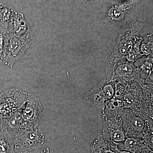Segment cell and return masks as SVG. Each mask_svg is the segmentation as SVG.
<instances>
[{"label":"cell","instance_id":"ba28073f","mask_svg":"<svg viewBox=\"0 0 153 153\" xmlns=\"http://www.w3.org/2000/svg\"><path fill=\"white\" fill-rule=\"evenodd\" d=\"M124 108L142 111L143 89L139 86L124 87L123 95Z\"/></svg>","mask_w":153,"mask_h":153},{"label":"cell","instance_id":"ac0fdd59","mask_svg":"<svg viewBox=\"0 0 153 153\" xmlns=\"http://www.w3.org/2000/svg\"><path fill=\"white\" fill-rule=\"evenodd\" d=\"M119 153H131L130 152H128V151H120Z\"/></svg>","mask_w":153,"mask_h":153},{"label":"cell","instance_id":"9a60e30c","mask_svg":"<svg viewBox=\"0 0 153 153\" xmlns=\"http://www.w3.org/2000/svg\"><path fill=\"white\" fill-rule=\"evenodd\" d=\"M49 148L42 149L41 148L38 149H32L28 150L19 152L17 153H49Z\"/></svg>","mask_w":153,"mask_h":153},{"label":"cell","instance_id":"9c48e42d","mask_svg":"<svg viewBox=\"0 0 153 153\" xmlns=\"http://www.w3.org/2000/svg\"><path fill=\"white\" fill-rule=\"evenodd\" d=\"M7 31L21 36H30V26L23 14L13 11Z\"/></svg>","mask_w":153,"mask_h":153},{"label":"cell","instance_id":"2e32d148","mask_svg":"<svg viewBox=\"0 0 153 153\" xmlns=\"http://www.w3.org/2000/svg\"><path fill=\"white\" fill-rule=\"evenodd\" d=\"M131 44H125L120 48V51L123 54H126L131 48Z\"/></svg>","mask_w":153,"mask_h":153},{"label":"cell","instance_id":"52a82bcc","mask_svg":"<svg viewBox=\"0 0 153 153\" xmlns=\"http://www.w3.org/2000/svg\"><path fill=\"white\" fill-rule=\"evenodd\" d=\"M103 136L117 146L126 138L120 113L110 116L102 114Z\"/></svg>","mask_w":153,"mask_h":153},{"label":"cell","instance_id":"e0dca14e","mask_svg":"<svg viewBox=\"0 0 153 153\" xmlns=\"http://www.w3.org/2000/svg\"><path fill=\"white\" fill-rule=\"evenodd\" d=\"M128 59L130 60H133L135 58L134 54L133 52H131L129 53L128 56Z\"/></svg>","mask_w":153,"mask_h":153},{"label":"cell","instance_id":"4fadbf2b","mask_svg":"<svg viewBox=\"0 0 153 153\" xmlns=\"http://www.w3.org/2000/svg\"><path fill=\"white\" fill-rule=\"evenodd\" d=\"M142 109L143 112L153 119V88L148 87L143 89Z\"/></svg>","mask_w":153,"mask_h":153},{"label":"cell","instance_id":"30bf717a","mask_svg":"<svg viewBox=\"0 0 153 153\" xmlns=\"http://www.w3.org/2000/svg\"><path fill=\"white\" fill-rule=\"evenodd\" d=\"M120 151H126L131 153H140L147 149H153V146L145 140L134 137H127L124 141L117 146Z\"/></svg>","mask_w":153,"mask_h":153},{"label":"cell","instance_id":"7c38bea8","mask_svg":"<svg viewBox=\"0 0 153 153\" xmlns=\"http://www.w3.org/2000/svg\"><path fill=\"white\" fill-rule=\"evenodd\" d=\"M10 132L0 127V153H15Z\"/></svg>","mask_w":153,"mask_h":153},{"label":"cell","instance_id":"277c9868","mask_svg":"<svg viewBox=\"0 0 153 153\" xmlns=\"http://www.w3.org/2000/svg\"><path fill=\"white\" fill-rule=\"evenodd\" d=\"M29 93L10 88L0 94V119L10 117L23 108L28 100Z\"/></svg>","mask_w":153,"mask_h":153},{"label":"cell","instance_id":"8fae6325","mask_svg":"<svg viewBox=\"0 0 153 153\" xmlns=\"http://www.w3.org/2000/svg\"><path fill=\"white\" fill-rule=\"evenodd\" d=\"M117 146L103 135H100L94 140L91 146V153H119Z\"/></svg>","mask_w":153,"mask_h":153},{"label":"cell","instance_id":"3957f363","mask_svg":"<svg viewBox=\"0 0 153 153\" xmlns=\"http://www.w3.org/2000/svg\"><path fill=\"white\" fill-rule=\"evenodd\" d=\"M11 133L14 150L18 151V152L41 148L46 141V136L40 125L34 128L24 129Z\"/></svg>","mask_w":153,"mask_h":153},{"label":"cell","instance_id":"7a4b0ae2","mask_svg":"<svg viewBox=\"0 0 153 153\" xmlns=\"http://www.w3.org/2000/svg\"><path fill=\"white\" fill-rule=\"evenodd\" d=\"M4 46L0 61L12 68L30 47V36H21L7 31L4 34Z\"/></svg>","mask_w":153,"mask_h":153},{"label":"cell","instance_id":"5b68a950","mask_svg":"<svg viewBox=\"0 0 153 153\" xmlns=\"http://www.w3.org/2000/svg\"><path fill=\"white\" fill-rule=\"evenodd\" d=\"M114 85L106 83L104 80L88 91L84 96L83 100L86 104L94 107L102 112L107 102L114 95Z\"/></svg>","mask_w":153,"mask_h":153},{"label":"cell","instance_id":"6da1fadb","mask_svg":"<svg viewBox=\"0 0 153 153\" xmlns=\"http://www.w3.org/2000/svg\"><path fill=\"white\" fill-rule=\"evenodd\" d=\"M127 137L145 140L153 146V119L141 111L124 108L120 112Z\"/></svg>","mask_w":153,"mask_h":153},{"label":"cell","instance_id":"8992f818","mask_svg":"<svg viewBox=\"0 0 153 153\" xmlns=\"http://www.w3.org/2000/svg\"><path fill=\"white\" fill-rule=\"evenodd\" d=\"M20 113L25 128H33L39 126L43 114V106L39 97L29 93L27 101Z\"/></svg>","mask_w":153,"mask_h":153},{"label":"cell","instance_id":"5bb4252c","mask_svg":"<svg viewBox=\"0 0 153 153\" xmlns=\"http://www.w3.org/2000/svg\"><path fill=\"white\" fill-rule=\"evenodd\" d=\"M133 72L132 66L128 64H122L118 66L116 69L115 73L118 77L124 78L131 76Z\"/></svg>","mask_w":153,"mask_h":153}]
</instances>
